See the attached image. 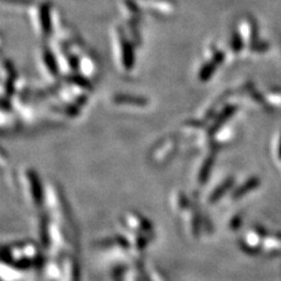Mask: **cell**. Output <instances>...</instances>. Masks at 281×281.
Masks as SVG:
<instances>
[{"label": "cell", "mask_w": 281, "mask_h": 281, "mask_svg": "<svg viewBox=\"0 0 281 281\" xmlns=\"http://www.w3.org/2000/svg\"><path fill=\"white\" fill-rule=\"evenodd\" d=\"M34 26L37 27L39 33L41 35H48L52 31V14H50L49 5L43 4V5L37 6L32 13Z\"/></svg>", "instance_id": "cell-1"}, {"label": "cell", "mask_w": 281, "mask_h": 281, "mask_svg": "<svg viewBox=\"0 0 281 281\" xmlns=\"http://www.w3.org/2000/svg\"><path fill=\"white\" fill-rule=\"evenodd\" d=\"M120 63L125 72L133 69L134 67V49L133 45L120 33Z\"/></svg>", "instance_id": "cell-2"}, {"label": "cell", "mask_w": 281, "mask_h": 281, "mask_svg": "<svg viewBox=\"0 0 281 281\" xmlns=\"http://www.w3.org/2000/svg\"><path fill=\"white\" fill-rule=\"evenodd\" d=\"M41 62L43 65V68L46 69L47 74L49 75V76L55 78L58 74V61L57 59H55L54 54L50 52L49 49L43 48L42 53H41Z\"/></svg>", "instance_id": "cell-3"}, {"label": "cell", "mask_w": 281, "mask_h": 281, "mask_svg": "<svg viewBox=\"0 0 281 281\" xmlns=\"http://www.w3.org/2000/svg\"><path fill=\"white\" fill-rule=\"evenodd\" d=\"M217 68V65L215 62L209 61L207 63H204L201 66V68L199 69V73H198V76H199L200 81H208L211 79V76L215 73V70Z\"/></svg>", "instance_id": "cell-4"}, {"label": "cell", "mask_w": 281, "mask_h": 281, "mask_svg": "<svg viewBox=\"0 0 281 281\" xmlns=\"http://www.w3.org/2000/svg\"><path fill=\"white\" fill-rule=\"evenodd\" d=\"M231 48L235 53H239L244 48V38L238 33V32H233L231 39Z\"/></svg>", "instance_id": "cell-5"}, {"label": "cell", "mask_w": 281, "mask_h": 281, "mask_svg": "<svg viewBox=\"0 0 281 281\" xmlns=\"http://www.w3.org/2000/svg\"><path fill=\"white\" fill-rule=\"evenodd\" d=\"M115 101L117 104H126V102H132V105H145L146 100L141 97H130V96H124V95H121V96L115 97Z\"/></svg>", "instance_id": "cell-6"}, {"label": "cell", "mask_w": 281, "mask_h": 281, "mask_svg": "<svg viewBox=\"0 0 281 281\" xmlns=\"http://www.w3.org/2000/svg\"><path fill=\"white\" fill-rule=\"evenodd\" d=\"M270 48V45L266 41H261V40H256L251 42V49L254 50V52H266V50Z\"/></svg>", "instance_id": "cell-7"}]
</instances>
